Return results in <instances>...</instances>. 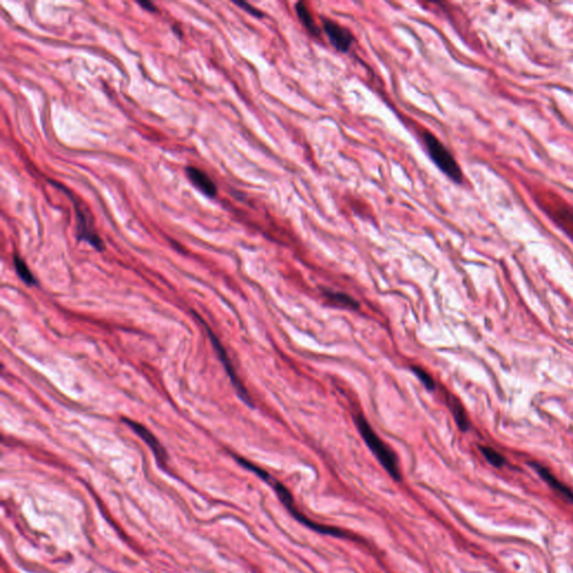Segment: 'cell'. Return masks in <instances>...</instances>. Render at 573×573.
Segmentation results:
<instances>
[{
	"label": "cell",
	"mask_w": 573,
	"mask_h": 573,
	"mask_svg": "<svg viewBox=\"0 0 573 573\" xmlns=\"http://www.w3.org/2000/svg\"><path fill=\"white\" fill-rule=\"evenodd\" d=\"M124 423H127L128 426L130 427L133 431L136 432L142 440L147 443V446L150 448L151 451L154 452L155 458L158 461V464L160 466H165L166 463L168 460V455H167L163 445L155 437V434H151L145 426H142V425L133 421V420L124 419Z\"/></svg>",
	"instance_id": "cell-6"
},
{
	"label": "cell",
	"mask_w": 573,
	"mask_h": 573,
	"mask_svg": "<svg viewBox=\"0 0 573 573\" xmlns=\"http://www.w3.org/2000/svg\"><path fill=\"white\" fill-rule=\"evenodd\" d=\"M480 451L486 460L494 467H503L506 464V459L504 456L501 455L497 450L493 449L491 447H480Z\"/></svg>",
	"instance_id": "cell-14"
},
{
	"label": "cell",
	"mask_w": 573,
	"mask_h": 573,
	"mask_svg": "<svg viewBox=\"0 0 573 573\" xmlns=\"http://www.w3.org/2000/svg\"><path fill=\"white\" fill-rule=\"evenodd\" d=\"M322 293L325 295L326 298L333 304L340 306V307L349 308V309H358L360 307L356 299L353 298L351 295L345 293H338V291H333V290L324 289Z\"/></svg>",
	"instance_id": "cell-10"
},
{
	"label": "cell",
	"mask_w": 573,
	"mask_h": 573,
	"mask_svg": "<svg viewBox=\"0 0 573 573\" xmlns=\"http://www.w3.org/2000/svg\"><path fill=\"white\" fill-rule=\"evenodd\" d=\"M139 3V6H142V8L145 9V10H147V12H158V9H157V7L155 6L154 3H150V1H140V3Z\"/></svg>",
	"instance_id": "cell-17"
},
{
	"label": "cell",
	"mask_w": 573,
	"mask_h": 573,
	"mask_svg": "<svg viewBox=\"0 0 573 573\" xmlns=\"http://www.w3.org/2000/svg\"><path fill=\"white\" fill-rule=\"evenodd\" d=\"M185 172H186L189 182L207 197L212 198L217 195V187L215 183L203 171L193 166H188Z\"/></svg>",
	"instance_id": "cell-7"
},
{
	"label": "cell",
	"mask_w": 573,
	"mask_h": 573,
	"mask_svg": "<svg viewBox=\"0 0 573 573\" xmlns=\"http://www.w3.org/2000/svg\"><path fill=\"white\" fill-rule=\"evenodd\" d=\"M554 215V220L558 222L559 224L562 225L567 232L571 233L573 232V212L571 210H567L565 207H561L560 210L552 212Z\"/></svg>",
	"instance_id": "cell-13"
},
{
	"label": "cell",
	"mask_w": 573,
	"mask_h": 573,
	"mask_svg": "<svg viewBox=\"0 0 573 573\" xmlns=\"http://www.w3.org/2000/svg\"><path fill=\"white\" fill-rule=\"evenodd\" d=\"M53 184L59 186L62 192H66L71 198L74 208H75V214H77V237H79V240L89 243L98 251H104L106 249L104 240L101 239L98 232L95 230V221H93L91 212H90L88 206L81 200L73 196L71 192L66 191V187L57 183Z\"/></svg>",
	"instance_id": "cell-3"
},
{
	"label": "cell",
	"mask_w": 573,
	"mask_h": 573,
	"mask_svg": "<svg viewBox=\"0 0 573 573\" xmlns=\"http://www.w3.org/2000/svg\"><path fill=\"white\" fill-rule=\"evenodd\" d=\"M355 423L358 426V431L363 438V440L373 452V455L376 456L378 463L383 466L392 478L400 480L401 473H400L399 461L394 450L391 449L390 447L378 437V434L373 430L363 414H358L355 417Z\"/></svg>",
	"instance_id": "cell-1"
},
{
	"label": "cell",
	"mask_w": 573,
	"mask_h": 573,
	"mask_svg": "<svg viewBox=\"0 0 573 573\" xmlns=\"http://www.w3.org/2000/svg\"><path fill=\"white\" fill-rule=\"evenodd\" d=\"M295 12L298 16L299 21L304 25V28L313 36H320V28L317 26L316 21L311 15V10L306 6V3H297L295 5Z\"/></svg>",
	"instance_id": "cell-9"
},
{
	"label": "cell",
	"mask_w": 573,
	"mask_h": 573,
	"mask_svg": "<svg viewBox=\"0 0 573 573\" xmlns=\"http://www.w3.org/2000/svg\"><path fill=\"white\" fill-rule=\"evenodd\" d=\"M194 315H195L196 320H200L202 325L204 326L205 331H207V335L210 337L211 343L213 345L215 352L217 353V356H219L220 360H221L222 364H223V367H224L225 371H226V374H228L229 378H230L231 383H232L234 389L237 391V396L241 398V400H242L244 403L250 405V407H253L251 396H249L248 391H246V387H244V385H242V382H241L239 376H237V371L234 369L233 363L231 362L230 358H229L228 352H226V349H224V346L222 345V343L220 342L217 336L214 334L213 331H212L210 326L207 325L206 322L203 320V318H202L198 313H194Z\"/></svg>",
	"instance_id": "cell-4"
},
{
	"label": "cell",
	"mask_w": 573,
	"mask_h": 573,
	"mask_svg": "<svg viewBox=\"0 0 573 573\" xmlns=\"http://www.w3.org/2000/svg\"><path fill=\"white\" fill-rule=\"evenodd\" d=\"M450 401H451L450 407H451L452 414L455 417L457 426L459 427L461 431H468V429H469V421H468V418H467L466 412H465L463 405L456 399H451Z\"/></svg>",
	"instance_id": "cell-12"
},
{
	"label": "cell",
	"mask_w": 573,
	"mask_h": 573,
	"mask_svg": "<svg viewBox=\"0 0 573 573\" xmlns=\"http://www.w3.org/2000/svg\"><path fill=\"white\" fill-rule=\"evenodd\" d=\"M322 27H324V30L327 34L328 39L331 41V45L338 52L347 53L349 48H352L354 36L347 28L340 26V24H337L334 21L328 19V18L322 19Z\"/></svg>",
	"instance_id": "cell-5"
},
{
	"label": "cell",
	"mask_w": 573,
	"mask_h": 573,
	"mask_svg": "<svg viewBox=\"0 0 573 573\" xmlns=\"http://www.w3.org/2000/svg\"><path fill=\"white\" fill-rule=\"evenodd\" d=\"M533 467L538 472V475L541 476V478L543 479L544 482L547 483L550 487L558 492L559 494H561L562 496L567 498V501L573 503V491L570 487H567V485L560 482L556 476L553 475L545 467L541 466V465L538 464H533Z\"/></svg>",
	"instance_id": "cell-8"
},
{
	"label": "cell",
	"mask_w": 573,
	"mask_h": 573,
	"mask_svg": "<svg viewBox=\"0 0 573 573\" xmlns=\"http://www.w3.org/2000/svg\"><path fill=\"white\" fill-rule=\"evenodd\" d=\"M423 136L429 156L434 160L438 168L440 169L443 174L447 175L452 182L457 184L463 183L464 176H463L460 166L456 162L454 156L450 154V151L445 147L443 142L429 131H425Z\"/></svg>",
	"instance_id": "cell-2"
},
{
	"label": "cell",
	"mask_w": 573,
	"mask_h": 573,
	"mask_svg": "<svg viewBox=\"0 0 573 573\" xmlns=\"http://www.w3.org/2000/svg\"><path fill=\"white\" fill-rule=\"evenodd\" d=\"M14 266H15L16 272L19 275V278L24 281L25 284H28V286L36 284L35 277L30 271V268L27 266L26 262L18 254H15V257H14Z\"/></svg>",
	"instance_id": "cell-11"
},
{
	"label": "cell",
	"mask_w": 573,
	"mask_h": 573,
	"mask_svg": "<svg viewBox=\"0 0 573 573\" xmlns=\"http://www.w3.org/2000/svg\"><path fill=\"white\" fill-rule=\"evenodd\" d=\"M411 369H412L414 374H416L417 378H419L420 381H421V383L425 385L427 390L434 391V389H436V382H434L432 376L427 372L426 369H421V367H412Z\"/></svg>",
	"instance_id": "cell-15"
},
{
	"label": "cell",
	"mask_w": 573,
	"mask_h": 573,
	"mask_svg": "<svg viewBox=\"0 0 573 573\" xmlns=\"http://www.w3.org/2000/svg\"><path fill=\"white\" fill-rule=\"evenodd\" d=\"M234 3H235L237 6H239L240 8H242L243 10H246V12H249L250 15L254 16V17L260 18L263 16L262 12H261L259 9L252 6V5L246 3V1H234Z\"/></svg>",
	"instance_id": "cell-16"
}]
</instances>
